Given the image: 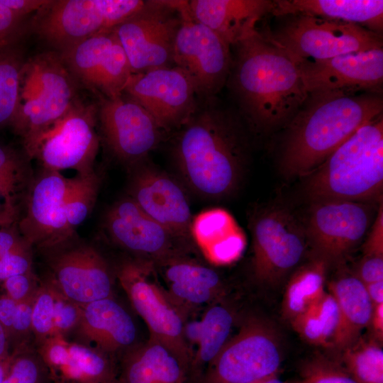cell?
<instances>
[{"label":"cell","mask_w":383,"mask_h":383,"mask_svg":"<svg viewBox=\"0 0 383 383\" xmlns=\"http://www.w3.org/2000/svg\"><path fill=\"white\" fill-rule=\"evenodd\" d=\"M2 383H51L48 372L37 353L12 356Z\"/></svg>","instance_id":"cell-37"},{"label":"cell","mask_w":383,"mask_h":383,"mask_svg":"<svg viewBox=\"0 0 383 383\" xmlns=\"http://www.w3.org/2000/svg\"><path fill=\"white\" fill-rule=\"evenodd\" d=\"M8 162L7 156L4 150L0 148V168Z\"/></svg>","instance_id":"cell-53"},{"label":"cell","mask_w":383,"mask_h":383,"mask_svg":"<svg viewBox=\"0 0 383 383\" xmlns=\"http://www.w3.org/2000/svg\"><path fill=\"white\" fill-rule=\"evenodd\" d=\"M364 284L383 280V257L365 256L355 274Z\"/></svg>","instance_id":"cell-43"},{"label":"cell","mask_w":383,"mask_h":383,"mask_svg":"<svg viewBox=\"0 0 383 383\" xmlns=\"http://www.w3.org/2000/svg\"><path fill=\"white\" fill-rule=\"evenodd\" d=\"M16 306L17 302L6 294L0 297V324L7 335L12 331Z\"/></svg>","instance_id":"cell-46"},{"label":"cell","mask_w":383,"mask_h":383,"mask_svg":"<svg viewBox=\"0 0 383 383\" xmlns=\"http://www.w3.org/2000/svg\"><path fill=\"white\" fill-rule=\"evenodd\" d=\"M62 59L79 79L104 97L122 94L132 74L113 30L74 44L62 51Z\"/></svg>","instance_id":"cell-18"},{"label":"cell","mask_w":383,"mask_h":383,"mask_svg":"<svg viewBox=\"0 0 383 383\" xmlns=\"http://www.w3.org/2000/svg\"><path fill=\"white\" fill-rule=\"evenodd\" d=\"M328 266L323 259L313 256L295 271L284 293L282 313L284 318L291 321L323 296Z\"/></svg>","instance_id":"cell-32"},{"label":"cell","mask_w":383,"mask_h":383,"mask_svg":"<svg viewBox=\"0 0 383 383\" xmlns=\"http://www.w3.org/2000/svg\"><path fill=\"white\" fill-rule=\"evenodd\" d=\"M24 247H29L26 243L16 242L14 237L9 233L0 231V257L19 250Z\"/></svg>","instance_id":"cell-49"},{"label":"cell","mask_w":383,"mask_h":383,"mask_svg":"<svg viewBox=\"0 0 383 383\" xmlns=\"http://www.w3.org/2000/svg\"><path fill=\"white\" fill-rule=\"evenodd\" d=\"M274 31L262 33L298 62L382 48V34L355 23L291 15Z\"/></svg>","instance_id":"cell-5"},{"label":"cell","mask_w":383,"mask_h":383,"mask_svg":"<svg viewBox=\"0 0 383 383\" xmlns=\"http://www.w3.org/2000/svg\"><path fill=\"white\" fill-rule=\"evenodd\" d=\"M73 331L78 342L110 357L130 350L137 335L131 316L113 297L81 306L80 318Z\"/></svg>","instance_id":"cell-24"},{"label":"cell","mask_w":383,"mask_h":383,"mask_svg":"<svg viewBox=\"0 0 383 383\" xmlns=\"http://www.w3.org/2000/svg\"><path fill=\"white\" fill-rule=\"evenodd\" d=\"M369 326L372 329L374 339L382 343L383 340V303L373 306Z\"/></svg>","instance_id":"cell-48"},{"label":"cell","mask_w":383,"mask_h":383,"mask_svg":"<svg viewBox=\"0 0 383 383\" xmlns=\"http://www.w3.org/2000/svg\"><path fill=\"white\" fill-rule=\"evenodd\" d=\"M80 315L81 306L67 299L56 287L53 336H66L73 331L79 323Z\"/></svg>","instance_id":"cell-39"},{"label":"cell","mask_w":383,"mask_h":383,"mask_svg":"<svg viewBox=\"0 0 383 383\" xmlns=\"http://www.w3.org/2000/svg\"><path fill=\"white\" fill-rule=\"evenodd\" d=\"M19 108V126L30 156L39 138L74 104V87L64 62L50 55L35 59L28 70Z\"/></svg>","instance_id":"cell-11"},{"label":"cell","mask_w":383,"mask_h":383,"mask_svg":"<svg viewBox=\"0 0 383 383\" xmlns=\"http://www.w3.org/2000/svg\"><path fill=\"white\" fill-rule=\"evenodd\" d=\"M328 289L340 312L347 347L355 342L362 329L369 326L373 305L365 284L355 274L333 279Z\"/></svg>","instance_id":"cell-31"},{"label":"cell","mask_w":383,"mask_h":383,"mask_svg":"<svg viewBox=\"0 0 383 383\" xmlns=\"http://www.w3.org/2000/svg\"><path fill=\"white\" fill-rule=\"evenodd\" d=\"M4 284L6 295L16 302L33 299L38 288L31 272L11 277Z\"/></svg>","instance_id":"cell-41"},{"label":"cell","mask_w":383,"mask_h":383,"mask_svg":"<svg viewBox=\"0 0 383 383\" xmlns=\"http://www.w3.org/2000/svg\"><path fill=\"white\" fill-rule=\"evenodd\" d=\"M294 330L307 343L325 348L346 347L339 308L326 292L313 305L291 321Z\"/></svg>","instance_id":"cell-29"},{"label":"cell","mask_w":383,"mask_h":383,"mask_svg":"<svg viewBox=\"0 0 383 383\" xmlns=\"http://www.w3.org/2000/svg\"><path fill=\"white\" fill-rule=\"evenodd\" d=\"M379 94L309 93L282 145L280 170L287 178L312 173L365 124L382 115Z\"/></svg>","instance_id":"cell-3"},{"label":"cell","mask_w":383,"mask_h":383,"mask_svg":"<svg viewBox=\"0 0 383 383\" xmlns=\"http://www.w3.org/2000/svg\"><path fill=\"white\" fill-rule=\"evenodd\" d=\"M72 183L59 172L44 170L33 184L22 223L26 243L48 251L72 240L65 204Z\"/></svg>","instance_id":"cell-17"},{"label":"cell","mask_w":383,"mask_h":383,"mask_svg":"<svg viewBox=\"0 0 383 383\" xmlns=\"http://www.w3.org/2000/svg\"><path fill=\"white\" fill-rule=\"evenodd\" d=\"M189 235L204 257L215 265L235 260L245 245L242 231L226 210L212 208L192 218Z\"/></svg>","instance_id":"cell-26"},{"label":"cell","mask_w":383,"mask_h":383,"mask_svg":"<svg viewBox=\"0 0 383 383\" xmlns=\"http://www.w3.org/2000/svg\"><path fill=\"white\" fill-rule=\"evenodd\" d=\"M373 306L383 303V280L365 284Z\"/></svg>","instance_id":"cell-50"},{"label":"cell","mask_w":383,"mask_h":383,"mask_svg":"<svg viewBox=\"0 0 383 383\" xmlns=\"http://www.w3.org/2000/svg\"><path fill=\"white\" fill-rule=\"evenodd\" d=\"M145 160L134 165L129 197L176 236L187 238L192 217L184 189L176 180Z\"/></svg>","instance_id":"cell-21"},{"label":"cell","mask_w":383,"mask_h":383,"mask_svg":"<svg viewBox=\"0 0 383 383\" xmlns=\"http://www.w3.org/2000/svg\"><path fill=\"white\" fill-rule=\"evenodd\" d=\"M253 383H285V382L279 379L277 375H274V376H272V377L255 382Z\"/></svg>","instance_id":"cell-52"},{"label":"cell","mask_w":383,"mask_h":383,"mask_svg":"<svg viewBox=\"0 0 383 383\" xmlns=\"http://www.w3.org/2000/svg\"><path fill=\"white\" fill-rule=\"evenodd\" d=\"M20 17L0 4V41L14 30Z\"/></svg>","instance_id":"cell-47"},{"label":"cell","mask_w":383,"mask_h":383,"mask_svg":"<svg viewBox=\"0 0 383 383\" xmlns=\"http://www.w3.org/2000/svg\"><path fill=\"white\" fill-rule=\"evenodd\" d=\"M99 188V178L94 172L72 178L65 211L67 223L72 229L84 222L91 213Z\"/></svg>","instance_id":"cell-34"},{"label":"cell","mask_w":383,"mask_h":383,"mask_svg":"<svg viewBox=\"0 0 383 383\" xmlns=\"http://www.w3.org/2000/svg\"><path fill=\"white\" fill-rule=\"evenodd\" d=\"M56 287L49 277L38 287L34 297L32 333L37 343L53 336Z\"/></svg>","instance_id":"cell-36"},{"label":"cell","mask_w":383,"mask_h":383,"mask_svg":"<svg viewBox=\"0 0 383 383\" xmlns=\"http://www.w3.org/2000/svg\"><path fill=\"white\" fill-rule=\"evenodd\" d=\"M383 187L382 115L365 124L335 149L308 179L310 200L373 202Z\"/></svg>","instance_id":"cell-4"},{"label":"cell","mask_w":383,"mask_h":383,"mask_svg":"<svg viewBox=\"0 0 383 383\" xmlns=\"http://www.w3.org/2000/svg\"><path fill=\"white\" fill-rule=\"evenodd\" d=\"M299 383H305V382H304L302 381V382H299Z\"/></svg>","instance_id":"cell-55"},{"label":"cell","mask_w":383,"mask_h":383,"mask_svg":"<svg viewBox=\"0 0 383 383\" xmlns=\"http://www.w3.org/2000/svg\"><path fill=\"white\" fill-rule=\"evenodd\" d=\"M364 255L383 257V203L379 206L369 235L363 246Z\"/></svg>","instance_id":"cell-42"},{"label":"cell","mask_w":383,"mask_h":383,"mask_svg":"<svg viewBox=\"0 0 383 383\" xmlns=\"http://www.w3.org/2000/svg\"><path fill=\"white\" fill-rule=\"evenodd\" d=\"M192 16L216 33L231 47L255 30L257 23L271 13L270 0H191Z\"/></svg>","instance_id":"cell-25"},{"label":"cell","mask_w":383,"mask_h":383,"mask_svg":"<svg viewBox=\"0 0 383 383\" xmlns=\"http://www.w3.org/2000/svg\"><path fill=\"white\" fill-rule=\"evenodd\" d=\"M233 315L221 305L210 307L202 318L184 326V336L188 344L196 346L193 357L196 367L211 364L228 340L233 324Z\"/></svg>","instance_id":"cell-30"},{"label":"cell","mask_w":383,"mask_h":383,"mask_svg":"<svg viewBox=\"0 0 383 383\" xmlns=\"http://www.w3.org/2000/svg\"><path fill=\"white\" fill-rule=\"evenodd\" d=\"M272 14L308 15L353 23L380 33L383 28L382 0H277Z\"/></svg>","instance_id":"cell-27"},{"label":"cell","mask_w":383,"mask_h":383,"mask_svg":"<svg viewBox=\"0 0 383 383\" xmlns=\"http://www.w3.org/2000/svg\"><path fill=\"white\" fill-rule=\"evenodd\" d=\"M160 264L163 265L164 277L167 283L204 287L216 292L221 288L219 275L208 267L179 257L168 259Z\"/></svg>","instance_id":"cell-35"},{"label":"cell","mask_w":383,"mask_h":383,"mask_svg":"<svg viewBox=\"0 0 383 383\" xmlns=\"http://www.w3.org/2000/svg\"><path fill=\"white\" fill-rule=\"evenodd\" d=\"M51 383H112L119 370L111 357L85 344L54 335L38 343Z\"/></svg>","instance_id":"cell-23"},{"label":"cell","mask_w":383,"mask_h":383,"mask_svg":"<svg viewBox=\"0 0 383 383\" xmlns=\"http://www.w3.org/2000/svg\"><path fill=\"white\" fill-rule=\"evenodd\" d=\"M28 248L24 247L0 257V282L31 272L32 261L28 252Z\"/></svg>","instance_id":"cell-40"},{"label":"cell","mask_w":383,"mask_h":383,"mask_svg":"<svg viewBox=\"0 0 383 383\" xmlns=\"http://www.w3.org/2000/svg\"><path fill=\"white\" fill-rule=\"evenodd\" d=\"M70 242L47 251L50 278L59 291L79 306L112 297L113 279L103 256L91 246Z\"/></svg>","instance_id":"cell-19"},{"label":"cell","mask_w":383,"mask_h":383,"mask_svg":"<svg viewBox=\"0 0 383 383\" xmlns=\"http://www.w3.org/2000/svg\"><path fill=\"white\" fill-rule=\"evenodd\" d=\"M184 1L149 0L113 28L132 74L174 66Z\"/></svg>","instance_id":"cell-7"},{"label":"cell","mask_w":383,"mask_h":383,"mask_svg":"<svg viewBox=\"0 0 383 383\" xmlns=\"http://www.w3.org/2000/svg\"><path fill=\"white\" fill-rule=\"evenodd\" d=\"M231 48L226 86L245 123L262 133L285 128L309 94L299 62L257 28Z\"/></svg>","instance_id":"cell-1"},{"label":"cell","mask_w":383,"mask_h":383,"mask_svg":"<svg viewBox=\"0 0 383 383\" xmlns=\"http://www.w3.org/2000/svg\"><path fill=\"white\" fill-rule=\"evenodd\" d=\"M112 383H122V382H121L120 381V379H117L116 381H115V382H112Z\"/></svg>","instance_id":"cell-54"},{"label":"cell","mask_w":383,"mask_h":383,"mask_svg":"<svg viewBox=\"0 0 383 383\" xmlns=\"http://www.w3.org/2000/svg\"><path fill=\"white\" fill-rule=\"evenodd\" d=\"M97 113L107 146L123 162L145 160L162 140L163 131L152 116L123 92L101 96Z\"/></svg>","instance_id":"cell-15"},{"label":"cell","mask_w":383,"mask_h":383,"mask_svg":"<svg viewBox=\"0 0 383 383\" xmlns=\"http://www.w3.org/2000/svg\"><path fill=\"white\" fill-rule=\"evenodd\" d=\"M343 350V366L357 383H383L380 343L359 338Z\"/></svg>","instance_id":"cell-33"},{"label":"cell","mask_w":383,"mask_h":383,"mask_svg":"<svg viewBox=\"0 0 383 383\" xmlns=\"http://www.w3.org/2000/svg\"><path fill=\"white\" fill-rule=\"evenodd\" d=\"M143 0H60L39 11L37 33L62 51L108 32L138 11Z\"/></svg>","instance_id":"cell-9"},{"label":"cell","mask_w":383,"mask_h":383,"mask_svg":"<svg viewBox=\"0 0 383 383\" xmlns=\"http://www.w3.org/2000/svg\"><path fill=\"white\" fill-rule=\"evenodd\" d=\"M104 225L111 240L131 252L160 263L177 257L182 238L147 215L131 198L116 202Z\"/></svg>","instance_id":"cell-22"},{"label":"cell","mask_w":383,"mask_h":383,"mask_svg":"<svg viewBox=\"0 0 383 383\" xmlns=\"http://www.w3.org/2000/svg\"><path fill=\"white\" fill-rule=\"evenodd\" d=\"M252 233L255 278L267 284L279 283L303 257L304 226L288 209L273 206L256 218Z\"/></svg>","instance_id":"cell-13"},{"label":"cell","mask_w":383,"mask_h":383,"mask_svg":"<svg viewBox=\"0 0 383 383\" xmlns=\"http://www.w3.org/2000/svg\"><path fill=\"white\" fill-rule=\"evenodd\" d=\"M20 70L11 62H0V123L9 119L18 107Z\"/></svg>","instance_id":"cell-38"},{"label":"cell","mask_w":383,"mask_h":383,"mask_svg":"<svg viewBox=\"0 0 383 383\" xmlns=\"http://www.w3.org/2000/svg\"><path fill=\"white\" fill-rule=\"evenodd\" d=\"M308 92L379 94L383 84V48L351 52L330 59L299 62Z\"/></svg>","instance_id":"cell-20"},{"label":"cell","mask_w":383,"mask_h":383,"mask_svg":"<svg viewBox=\"0 0 383 383\" xmlns=\"http://www.w3.org/2000/svg\"><path fill=\"white\" fill-rule=\"evenodd\" d=\"M244 121L218 97L198 99L177 129L172 152L187 184L199 194L220 199L238 186L248 143Z\"/></svg>","instance_id":"cell-2"},{"label":"cell","mask_w":383,"mask_h":383,"mask_svg":"<svg viewBox=\"0 0 383 383\" xmlns=\"http://www.w3.org/2000/svg\"><path fill=\"white\" fill-rule=\"evenodd\" d=\"M123 92L139 103L165 131L177 130L197 104L189 79L176 66L132 74Z\"/></svg>","instance_id":"cell-16"},{"label":"cell","mask_w":383,"mask_h":383,"mask_svg":"<svg viewBox=\"0 0 383 383\" xmlns=\"http://www.w3.org/2000/svg\"><path fill=\"white\" fill-rule=\"evenodd\" d=\"M12 356H9L4 359H0V383H2L8 371Z\"/></svg>","instance_id":"cell-51"},{"label":"cell","mask_w":383,"mask_h":383,"mask_svg":"<svg viewBox=\"0 0 383 383\" xmlns=\"http://www.w3.org/2000/svg\"><path fill=\"white\" fill-rule=\"evenodd\" d=\"M182 15L174 43V66L188 77L198 99L216 96L230 74L231 47L192 16L187 1H184Z\"/></svg>","instance_id":"cell-10"},{"label":"cell","mask_w":383,"mask_h":383,"mask_svg":"<svg viewBox=\"0 0 383 383\" xmlns=\"http://www.w3.org/2000/svg\"><path fill=\"white\" fill-rule=\"evenodd\" d=\"M34 297L27 301L17 302L11 333L26 334L30 331L32 332V315Z\"/></svg>","instance_id":"cell-44"},{"label":"cell","mask_w":383,"mask_h":383,"mask_svg":"<svg viewBox=\"0 0 383 383\" xmlns=\"http://www.w3.org/2000/svg\"><path fill=\"white\" fill-rule=\"evenodd\" d=\"M281 362L277 331L267 321L252 318L227 341L201 383H253L277 375Z\"/></svg>","instance_id":"cell-8"},{"label":"cell","mask_w":383,"mask_h":383,"mask_svg":"<svg viewBox=\"0 0 383 383\" xmlns=\"http://www.w3.org/2000/svg\"><path fill=\"white\" fill-rule=\"evenodd\" d=\"M122 361V383H188L187 367L166 347L149 340L131 348Z\"/></svg>","instance_id":"cell-28"},{"label":"cell","mask_w":383,"mask_h":383,"mask_svg":"<svg viewBox=\"0 0 383 383\" xmlns=\"http://www.w3.org/2000/svg\"><path fill=\"white\" fill-rule=\"evenodd\" d=\"M304 226L313 256L328 265L340 262L361 241L374 216L371 202L335 199L311 201Z\"/></svg>","instance_id":"cell-12"},{"label":"cell","mask_w":383,"mask_h":383,"mask_svg":"<svg viewBox=\"0 0 383 383\" xmlns=\"http://www.w3.org/2000/svg\"><path fill=\"white\" fill-rule=\"evenodd\" d=\"M153 262H124L117 277L132 306L148 326L150 339L171 351L189 370L192 354L184 336L181 312L155 278Z\"/></svg>","instance_id":"cell-6"},{"label":"cell","mask_w":383,"mask_h":383,"mask_svg":"<svg viewBox=\"0 0 383 383\" xmlns=\"http://www.w3.org/2000/svg\"><path fill=\"white\" fill-rule=\"evenodd\" d=\"M96 110L74 102L67 113L38 140L30 157H37L44 170H74L78 175L94 172L99 149L95 131Z\"/></svg>","instance_id":"cell-14"},{"label":"cell","mask_w":383,"mask_h":383,"mask_svg":"<svg viewBox=\"0 0 383 383\" xmlns=\"http://www.w3.org/2000/svg\"><path fill=\"white\" fill-rule=\"evenodd\" d=\"M50 1L45 0H0V4L22 16L34 11H40Z\"/></svg>","instance_id":"cell-45"}]
</instances>
